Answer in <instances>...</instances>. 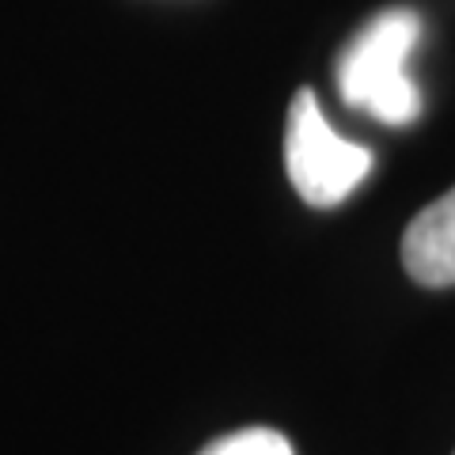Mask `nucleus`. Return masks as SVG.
I'll return each instance as SVG.
<instances>
[{"label":"nucleus","mask_w":455,"mask_h":455,"mask_svg":"<svg viewBox=\"0 0 455 455\" xmlns=\"http://www.w3.org/2000/svg\"><path fill=\"white\" fill-rule=\"evenodd\" d=\"M284 171L296 194L315 209L346 202L372 171V152L338 137L311 88H300L284 125Z\"/></svg>","instance_id":"f03ea898"},{"label":"nucleus","mask_w":455,"mask_h":455,"mask_svg":"<svg viewBox=\"0 0 455 455\" xmlns=\"http://www.w3.org/2000/svg\"><path fill=\"white\" fill-rule=\"evenodd\" d=\"M421 38V20L410 8L379 12L364 23L338 61V88L357 107L387 125H406L421 114L418 84L406 76V61Z\"/></svg>","instance_id":"f257e3e1"},{"label":"nucleus","mask_w":455,"mask_h":455,"mask_svg":"<svg viewBox=\"0 0 455 455\" xmlns=\"http://www.w3.org/2000/svg\"><path fill=\"white\" fill-rule=\"evenodd\" d=\"M197 455H292V444L277 429L254 425V429H239V433L212 440V444L202 448Z\"/></svg>","instance_id":"20e7f679"},{"label":"nucleus","mask_w":455,"mask_h":455,"mask_svg":"<svg viewBox=\"0 0 455 455\" xmlns=\"http://www.w3.org/2000/svg\"><path fill=\"white\" fill-rule=\"evenodd\" d=\"M403 266L425 289L455 284V187L410 220L403 235Z\"/></svg>","instance_id":"7ed1b4c3"}]
</instances>
